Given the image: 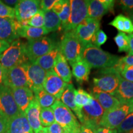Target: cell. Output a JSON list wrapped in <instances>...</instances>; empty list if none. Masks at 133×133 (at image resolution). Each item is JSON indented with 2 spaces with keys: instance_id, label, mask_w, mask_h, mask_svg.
Masks as SVG:
<instances>
[{
  "instance_id": "obj_1",
  "label": "cell",
  "mask_w": 133,
  "mask_h": 133,
  "mask_svg": "<svg viewBox=\"0 0 133 133\" xmlns=\"http://www.w3.org/2000/svg\"><path fill=\"white\" fill-rule=\"evenodd\" d=\"M119 58L92 44L84 48L81 57L91 68L103 69L114 67L118 64Z\"/></svg>"
},
{
  "instance_id": "obj_2",
  "label": "cell",
  "mask_w": 133,
  "mask_h": 133,
  "mask_svg": "<svg viewBox=\"0 0 133 133\" xmlns=\"http://www.w3.org/2000/svg\"><path fill=\"white\" fill-rule=\"evenodd\" d=\"M84 48L76 36L74 30L64 33L59 46L60 52L71 66L81 59Z\"/></svg>"
},
{
  "instance_id": "obj_3",
  "label": "cell",
  "mask_w": 133,
  "mask_h": 133,
  "mask_svg": "<svg viewBox=\"0 0 133 133\" xmlns=\"http://www.w3.org/2000/svg\"><path fill=\"white\" fill-rule=\"evenodd\" d=\"M29 62L26 54V43L20 39H16L11 43L9 47L0 57V64L5 70Z\"/></svg>"
},
{
  "instance_id": "obj_4",
  "label": "cell",
  "mask_w": 133,
  "mask_h": 133,
  "mask_svg": "<svg viewBox=\"0 0 133 133\" xmlns=\"http://www.w3.org/2000/svg\"><path fill=\"white\" fill-rule=\"evenodd\" d=\"M51 109L54 112L55 121L65 130L66 133H77L81 124L72 111L60 100H56Z\"/></svg>"
},
{
  "instance_id": "obj_5",
  "label": "cell",
  "mask_w": 133,
  "mask_h": 133,
  "mask_svg": "<svg viewBox=\"0 0 133 133\" xmlns=\"http://www.w3.org/2000/svg\"><path fill=\"white\" fill-rule=\"evenodd\" d=\"M103 75L93 78L92 91H97L114 96L119 84V75L114 67L103 69Z\"/></svg>"
},
{
  "instance_id": "obj_6",
  "label": "cell",
  "mask_w": 133,
  "mask_h": 133,
  "mask_svg": "<svg viewBox=\"0 0 133 133\" xmlns=\"http://www.w3.org/2000/svg\"><path fill=\"white\" fill-rule=\"evenodd\" d=\"M104 110L94 97L90 104L81 110V125L90 128L93 131L100 127Z\"/></svg>"
},
{
  "instance_id": "obj_7",
  "label": "cell",
  "mask_w": 133,
  "mask_h": 133,
  "mask_svg": "<svg viewBox=\"0 0 133 133\" xmlns=\"http://www.w3.org/2000/svg\"><path fill=\"white\" fill-rule=\"evenodd\" d=\"M57 47L52 39L47 36L30 39L26 43V54L30 62L49 52Z\"/></svg>"
},
{
  "instance_id": "obj_8",
  "label": "cell",
  "mask_w": 133,
  "mask_h": 133,
  "mask_svg": "<svg viewBox=\"0 0 133 133\" xmlns=\"http://www.w3.org/2000/svg\"><path fill=\"white\" fill-rule=\"evenodd\" d=\"M133 110L131 104H121L118 107L105 111L103 115L100 126L116 129Z\"/></svg>"
},
{
  "instance_id": "obj_9",
  "label": "cell",
  "mask_w": 133,
  "mask_h": 133,
  "mask_svg": "<svg viewBox=\"0 0 133 133\" xmlns=\"http://www.w3.org/2000/svg\"><path fill=\"white\" fill-rule=\"evenodd\" d=\"M70 15L68 24L65 28V31L74 30L84 19L88 17V1L70 0Z\"/></svg>"
},
{
  "instance_id": "obj_10",
  "label": "cell",
  "mask_w": 133,
  "mask_h": 133,
  "mask_svg": "<svg viewBox=\"0 0 133 133\" xmlns=\"http://www.w3.org/2000/svg\"><path fill=\"white\" fill-rule=\"evenodd\" d=\"M3 85L10 88L29 87L25 64L5 70Z\"/></svg>"
},
{
  "instance_id": "obj_11",
  "label": "cell",
  "mask_w": 133,
  "mask_h": 133,
  "mask_svg": "<svg viewBox=\"0 0 133 133\" xmlns=\"http://www.w3.org/2000/svg\"><path fill=\"white\" fill-rule=\"evenodd\" d=\"M40 1L21 0L14 7L16 19L22 25H27V22L40 9Z\"/></svg>"
},
{
  "instance_id": "obj_12",
  "label": "cell",
  "mask_w": 133,
  "mask_h": 133,
  "mask_svg": "<svg viewBox=\"0 0 133 133\" xmlns=\"http://www.w3.org/2000/svg\"><path fill=\"white\" fill-rule=\"evenodd\" d=\"M0 112L8 120L21 113L15 102L11 89L4 85L0 88Z\"/></svg>"
},
{
  "instance_id": "obj_13",
  "label": "cell",
  "mask_w": 133,
  "mask_h": 133,
  "mask_svg": "<svg viewBox=\"0 0 133 133\" xmlns=\"http://www.w3.org/2000/svg\"><path fill=\"white\" fill-rule=\"evenodd\" d=\"M100 21L87 17L74 30L77 38L85 47L91 44L96 32L100 29Z\"/></svg>"
},
{
  "instance_id": "obj_14",
  "label": "cell",
  "mask_w": 133,
  "mask_h": 133,
  "mask_svg": "<svg viewBox=\"0 0 133 133\" xmlns=\"http://www.w3.org/2000/svg\"><path fill=\"white\" fill-rule=\"evenodd\" d=\"M29 88L33 91L43 88L47 71L35 62H29L25 64Z\"/></svg>"
},
{
  "instance_id": "obj_15",
  "label": "cell",
  "mask_w": 133,
  "mask_h": 133,
  "mask_svg": "<svg viewBox=\"0 0 133 133\" xmlns=\"http://www.w3.org/2000/svg\"><path fill=\"white\" fill-rule=\"evenodd\" d=\"M67 85V83L64 82L52 70L47 71L43 88L46 92L56 97L57 100H60Z\"/></svg>"
},
{
  "instance_id": "obj_16",
  "label": "cell",
  "mask_w": 133,
  "mask_h": 133,
  "mask_svg": "<svg viewBox=\"0 0 133 133\" xmlns=\"http://www.w3.org/2000/svg\"><path fill=\"white\" fill-rule=\"evenodd\" d=\"M115 1L91 0L88 1V17L99 21L108 12L114 11Z\"/></svg>"
},
{
  "instance_id": "obj_17",
  "label": "cell",
  "mask_w": 133,
  "mask_h": 133,
  "mask_svg": "<svg viewBox=\"0 0 133 133\" xmlns=\"http://www.w3.org/2000/svg\"><path fill=\"white\" fill-rule=\"evenodd\" d=\"M21 24L16 19L0 18V40L11 44L18 39L17 30Z\"/></svg>"
},
{
  "instance_id": "obj_18",
  "label": "cell",
  "mask_w": 133,
  "mask_h": 133,
  "mask_svg": "<svg viewBox=\"0 0 133 133\" xmlns=\"http://www.w3.org/2000/svg\"><path fill=\"white\" fill-rule=\"evenodd\" d=\"M17 105L21 113L25 114L35 99L34 93L29 87L11 88Z\"/></svg>"
},
{
  "instance_id": "obj_19",
  "label": "cell",
  "mask_w": 133,
  "mask_h": 133,
  "mask_svg": "<svg viewBox=\"0 0 133 133\" xmlns=\"http://www.w3.org/2000/svg\"><path fill=\"white\" fill-rule=\"evenodd\" d=\"M41 108L35 97L25 113L28 122L33 132H38L43 128L40 121V111Z\"/></svg>"
},
{
  "instance_id": "obj_20",
  "label": "cell",
  "mask_w": 133,
  "mask_h": 133,
  "mask_svg": "<svg viewBox=\"0 0 133 133\" xmlns=\"http://www.w3.org/2000/svg\"><path fill=\"white\" fill-rule=\"evenodd\" d=\"M114 96L121 104H131L133 101V83L119 76L118 86Z\"/></svg>"
},
{
  "instance_id": "obj_21",
  "label": "cell",
  "mask_w": 133,
  "mask_h": 133,
  "mask_svg": "<svg viewBox=\"0 0 133 133\" xmlns=\"http://www.w3.org/2000/svg\"><path fill=\"white\" fill-rule=\"evenodd\" d=\"M6 133H34L28 122L25 114L21 113L17 116L8 120Z\"/></svg>"
},
{
  "instance_id": "obj_22",
  "label": "cell",
  "mask_w": 133,
  "mask_h": 133,
  "mask_svg": "<svg viewBox=\"0 0 133 133\" xmlns=\"http://www.w3.org/2000/svg\"><path fill=\"white\" fill-rule=\"evenodd\" d=\"M52 70L64 82L67 84L70 83L72 78L71 71L69 62L61 52L56 57Z\"/></svg>"
},
{
  "instance_id": "obj_23",
  "label": "cell",
  "mask_w": 133,
  "mask_h": 133,
  "mask_svg": "<svg viewBox=\"0 0 133 133\" xmlns=\"http://www.w3.org/2000/svg\"><path fill=\"white\" fill-rule=\"evenodd\" d=\"M91 96L101 105L105 112L118 107L121 105L119 101L114 96L108 93L92 91Z\"/></svg>"
},
{
  "instance_id": "obj_24",
  "label": "cell",
  "mask_w": 133,
  "mask_h": 133,
  "mask_svg": "<svg viewBox=\"0 0 133 133\" xmlns=\"http://www.w3.org/2000/svg\"><path fill=\"white\" fill-rule=\"evenodd\" d=\"M75 89L74 85L71 83L68 84L66 89L63 92L60 101L75 114L76 117L78 118L79 121L81 119V109H78L75 102Z\"/></svg>"
},
{
  "instance_id": "obj_25",
  "label": "cell",
  "mask_w": 133,
  "mask_h": 133,
  "mask_svg": "<svg viewBox=\"0 0 133 133\" xmlns=\"http://www.w3.org/2000/svg\"><path fill=\"white\" fill-rule=\"evenodd\" d=\"M52 11L59 17L62 23V29L64 30L68 24L70 15V1L57 0V3L53 6Z\"/></svg>"
},
{
  "instance_id": "obj_26",
  "label": "cell",
  "mask_w": 133,
  "mask_h": 133,
  "mask_svg": "<svg viewBox=\"0 0 133 133\" xmlns=\"http://www.w3.org/2000/svg\"><path fill=\"white\" fill-rule=\"evenodd\" d=\"M71 67V73L76 81L79 83H83L88 81L91 68L84 60L82 59L79 60V61L73 64Z\"/></svg>"
},
{
  "instance_id": "obj_27",
  "label": "cell",
  "mask_w": 133,
  "mask_h": 133,
  "mask_svg": "<svg viewBox=\"0 0 133 133\" xmlns=\"http://www.w3.org/2000/svg\"><path fill=\"white\" fill-rule=\"evenodd\" d=\"M17 33L19 36L25 38L29 40H30L43 37L49 33L44 29V26L41 28H36L29 25H22L21 24L18 29Z\"/></svg>"
},
{
  "instance_id": "obj_28",
  "label": "cell",
  "mask_w": 133,
  "mask_h": 133,
  "mask_svg": "<svg viewBox=\"0 0 133 133\" xmlns=\"http://www.w3.org/2000/svg\"><path fill=\"white\" fill-rule=\"evenodd\" d=\"M113 26L120 32L127 33L129 34L133 33V24L129 17L119 14L114 18L109 24Z\"/></svg>"
},
{
  "instance_id": "obj_29",
  "label": "cell",
  "mask_w": 133,
  "mask_h": 133,
  "mask_svg": "<svg viewBox=\"0 0 133 133\" xmlns=\"http://www.w3.org/2000/svg\"><path fill=\"white\" fill-rule=\"evenodd\" d=\"M60 52L59 46H57L49 52L38 58L35 61V63L39 66H41L43 69L46 71L52 70L54 66L55 61L57 57L58 54Z\"/></svg>"
},
{
  "instance_id": "obj_30",
  "label": "cell",
  "mask_w": 133,
  "mask_h": 133,
  "mask_svg": "<svg viewBox=\"0 0 133 133\" xmlns=\"http://www.w3.org/2000/svg\"><path fill=\"white\" fill-rule=\"evenodd\" d=\"M44 28L48 33L62 29V23L59 17L52 10L44 12Z\"/></svg>"
},
{
  "instance_id": "obj_31",
  "label": "cell",
  "mask_w": 133,
  "mask_h": 133,
  "mask_svg": "<svg viewBox=\"0 0 133 133\" xmlns=\"http://www.w3.org/2000/svg\"><path fill=\"white\" fill-rule=\"evenodd\" d=\"M33 93L41 109L51 107L57 100L56 97L46 92L43 88L38 89Z\"/></svg>"
},
{
  "instance_id": "obj_32",
  "label": "cell",
  "mask_w": 133,
  "mask_h": 133,
  "mask_svg": "<svg viewBox=\"0 0 133 133\" xmlns=\"http://www.w3.org/2000/svg\"><path fill=\"white\" fill-rule=\"evenodd\" d=\"M75 102L78 109H81L84 106L90 104L92 102V96L87 91L79 88L75 90Z\"/></svg>"
},
{
  "instance_id": "obj_33",
  "label": "cell",
  "mask_w": 133,
  "mask_h": 133,
  "mask_svg": "<svg viewBox=\"0 0 133 133\" xmlns=\"http://www.w3.org/2000/svg\"><path fill=\"white\" fill-rule=\"evenodd\" d=\"M40 121L43 128H47L56 121L54 112L51 107L41 109Z\"/></svg>"
},
{
  "instance_id": "obj_34",
  "label": "cell",
  "mask_w": 133,
  "mask_h": 133,
  "mask_svg": "<svg viewBox=\"0 0 133 133\" xmlns=\"http://www.w3.org/2000/svg\"><path fill=\"white\" fill-rule=\"evenodd\" d=\"M114 41L117 46L119 52H128L129 39L126 33L119 31L114 37Z\"/></svg>"
},
{
  "instance_id": "obj_35",
  "label": "cell",
  "mask_w": 133,
  "mask_h": 133,
  "mask_svg": "<svg viewBox=\"0 0 133 133\" xmlns=\"http://www.w3.org/2000/svg\"><path fill=\"white\" fill-rule=\"evenodd\" d=\"M116 130L117 133L133 132V111L126 116Z\"/></svg>"
},
{
  "instance_id": "obj_36",
  "label": "cell",
  "mask_w": 133,
  "mask_h": 133,
  "mask_svg": "<svg viewBox=\"0 0 133 133\" xmlns=\"http://www.w3.org/2000/svg\"><path fill=\"white\" fill-rule=\"evenodd\" d=\"M44 11L39 9L35 14L27 22V25L36 28H41L44 26Z\"/></svg>"
},
{
  "instance_id": "obj_37",
  "label": "cell",
  "mask_w": 133,
  "mask_h": 133,
  "mask_svg": "<svg viewBox=\"0 0 133 133\" xmlns=\"http://www.w3.org/2000/svg\"><path fill=\"white\" fill-rule=\"evenodd\" d=\"M0 18L4 19H16L14 8L10 7L0 1Z\"/></svg>"
},
{
  "instance_id": "obj_38",
  "label": "cell",
  "mask_w": 133,
  "mask_h": 133,
  "mask_svg": "<svg viewBox=\"0 0 133 133\" xmlns=\"http://www.w3.org/2000/svg\"><path fill=\"white\" fill-rule=\"evenodd\" d=\"M126 66H133V56L128 55L125 57L119 58L118 64L114 67L119 74Z\"/></svg>"
},
{
  "instance_id": "obj_39",
  "label": "cell",
  "mask_w": 133,
  "mask_h": 133,
  "mask_svg": "<svg viewBox=\"0 0 133 133\" xmlns=\"http://www.w3.org/2000/svg\"><path fill=\"white\" fill-rule=\"evenodd\" d=\"M107 40V35L102 30L99 29L93 37L91 44L100 48Z\"/></svg>"
},
{
  "instance_id": "obj_40",
  "label": "cell",
  "mask_w": 133,
  "mask_h": 133,
  "mask_svg": "<svg viewBox=\"0 0 133 133\" xmlns=\"http://www.w3.org/2000/svg\"><path fill=\"white\" fill-rule=\"evenodd\" d=\"M119 75L123 78L133 83V66H126L119 73Z\"/></svg>"
},
{
  "instance_id": "obj_41",
  "label": "cell",
  "mask_w": 133,
  "mask_h": 133,
  "mask_svg": "<svg viewBox=\"0 0 133 133\" xmlns=\"http://www.w3.org/2000/svg\"><path fill=\"white\" fill-rule=\"evenodd\" d=\"M57 0H43L40 1L39 7L40 9L44 12L49 11L52 10L53 6L57 3Z\"/></svg>"
},
{
  "instance_id": "obj_42",
  "label": "cell",
  "mask_w": 133,
  "mask_h": 133,
  "mask_svg": "<svg viewBox=\"0 0 133 133\" xmlns=\"http://www.w3.org/2000/svg\"><path fill=\"white\" fill-rule=\"evenodd\" d=\"M45 128L48 133H66L65 130L56 121Z\"/></svg>"
},
{
  "instance_id": "obj_43",
  "label": "cell",
  "mask_w": 133,
  "mask_h": 133,
  "mask_svg": "<svg viewBox=\"0 0 133 133\" xmlns=\"http://www.w3.org/2000/svg\"><path fill=\"white\" fill-rule=\"evenodd\" d=\"M8 119L0 112V133H6L7 132Z\"/></svg>"
},
{
  "instance_id": "obj_44",
  "label": "cell",
  "mask_w": 133,
  "mask_h": 133,
  "mask_svg": "<svg viewBox=\"0 0 133 133\" xmlns=\"http://www.w3.org/2000/svg\"><path fill=\"white\" fill-rule=\"evenodd\" d=\"M119 4L126 11H130L131 12L133 11V0H121Z\"/></svg>"
},
{
  "instance_id": "obj_45",
  "label": "cell",
  "mask_w": 133,
  "mask_h": 133,
  "mask_svg": "<svg viewBox=\"0 0 133 133\" xmlns=\"http://www.w3.org/2000/svg\"><path fill=\"white\" fill-rule=\"evenodd\" d=\"M94 133H117V131L116 129H111L100 126L94 131Z\"/></svg>"
},
{
  "instance_id": "obj_46",
  "label": "cell",
  "mask_w": 133,
  "mask_h": 133,
  "mask_svg": "<svg viewBox=\"0 0 133 133\" xmlns=\"http://www.w3.org/2000/svg\"><path fill=\"white\" fill-rule=\"evenodd\" d=\"M10 43L5 41L0 40V56L10 46Z\"/></svg>"
},
{
  "instance_id": "obj_47",
  "label": "cell",
  "mask_w": 133,
  "mask_h": 133,
  "mask_svg": "<svg viewBox=\"0 0 133 133\" xmlns=\"http://www.w3.org/2000/svg\"><path fill=\"white\" fill-rule=\"evenodd\" d=\"M128 36L129 39L128 55L133 56V33L129 34Z\"/></svg>"
},
{
  "instance_id": "obj_48",
  "label": "cell",
  "mask_w": 133,
  "mask_h": 133,
  "mask_svg": "<svg viewBox=\"0 0 133 133\" xmlns=\"http://www.w3.org/2000/svg\"><path fill=\"white\" fill-rule=\"evenodd\" d=\"M77 133H94V131L90 128L81 125L80 129Z\"/></svg>"
},
{
  "instance_id": "obj_49",
  "label": "cell",
  "mask_w": 133,
  "mask_h": 133,
  "mask_svg": "<svg viewBox=\"0 0 133 133\" xmlns=\"http://www.w3.org/2000/svg\"><path fill=\"white\" fill-rule=\"evenodd\" d=\"M5 70L0 64V88L3 86V81H4V74Z\"/></svg>"
},
{
  "instance_id": "obj_50",
  "label": "cell",
  "mask_w": 133,
  "mask_h": 133,
  "mask_svg": "<svg viewBox=\"0 0 133 133\" xmlns=\"http://www.w3.org/2000/svg\"><path fill=\"white\" fill-rule=\"evenodd\" d=\"M18 1H8V0H6V1H3V2H4L5 4L8 5V6H10V7H12V6L13 5H15V6H16V4H17ZM13 8V7H12Z\"/></svg>"
},
{
  "instance_id": "obj_51",
  "label": "cell",
  "mask_w": 133,
  "mask_h": 133,
  "mask_svg": "<svg viewBox=\"0 0 133 133\" xmlns=\"http://www.w3.org/2000/svg\"><path fill=\"white\" fill-rule=\"evenodd\" d=\"M36 133H48V132H47V131H46L45 128H43L41 129L40 131H39L38 132H36Z\"/></svg>"
},
{
  "instance_id": "obj_52",
  "label": "cell",
  "mask_w": 133,
  "mask_h": 133,
  "mask_svg": "<svg viewBox=\"0 0 133 133\" xmlns=\"http://www.w3.org/2000/svg\"><path fill=\"white\" fill-rule=\"evenodd\" d=\"M129 17L130 18L131 20V21H132V24H133V14H129Z\"/></svg>"
},
{
  "instance_id": "obj_53",
  "label": "cell",
  "mask_w": 133,
  "mask_h": 133,
  "mask_svg": "<svg viewBox=\"0 0 133 133\" xmlns=\"http://www.w3.org/2000/svg\"><path fill=\"white\" fill-rule=\"evenodd\" d=\"M131 106H132V110H133V101L131 103Z\"/></svg>"
},
{
  "instance_id": "obj_54",
  "label": "cell",
  "mask_w": 133,
  "mask_h": 133,
  "mask_svg": "<svg viewBox=\"0 0 133 133\" xmlns=\"http://www.w3.org/2000/svg\"><path fill=\"white\" fill-rule=\"evenodd\" d=\"M130 14H133V11H132V12H131L130 13Z\"/></svg>"
},
{
  "instance_id": "obj_55",
  "label": "cell",
  "mask_w": 133,
  "mask_h": 133,
  "mask_svg": "<svg viewBox=\"0 0 133 133\" xmlns=\"http://www.w3.org/2000/svg\"><path fill=\"white\" fill-rule=\"evenodd\" d=\"M128 133H133V132H128Z\"/></svg>"
},
{
  "instance_id": "obj_56",
  "label": "cell",
  "mask_w": 133,
  "mask_h": 133,
  "mask_svg": "<svg viewBox=\"0 0 133 133\" xmlns=\"http://www.w3.org/2000/svg\"><path fill=\"white\" fill-rule=\"evenodd\" d=\"M0 57H1V56H0Z\"/></svg>"
}]
</instances>
